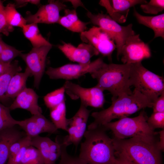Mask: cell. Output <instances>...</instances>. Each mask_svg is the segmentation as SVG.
<instances>
[{"instance_id": "cell-1", "label": "cell", "mask_w": 164, "mask_h": 164, "mask_svg": "<svg viewBox=\"0 0 164 164\" xmlns=\"http://www.w3.org/2000/svg\"><path fill=\"white\" fill-rule=\"evenodd\" d=\"M103 125L88 129L84 135L79 157L87 164H114L115 158L113 138Z\"/></svg>"}, {"instance_id": "cell-2", "label": "cell", "mask_w": 164, "mask_h": 164, "mask_svg": "<svg viewBox=\"0 0 164 164\" xmlns=\"http://www.w3.org/2000/svg\"><path fill=\"white\" fill-rule=\"evenodd\" d=\"M111 100V105L107 108L92 113L91 115L94 121L88 126V129L104 125L115 119L128 117L145 108L152 107V103L135 89L130 94L112 97Z\"/></svg>"}, {"instance_id": "cell-3", "label": "cell", "mask_w": 164, "mask_h": 164, "mask_svg": "<svg viewBox=\"0 0 164 164\" xmlns=\"http://www.w3.org/2000/svg\"><path fill=\"white\" fill-rule=\"evenodd\" d=\"M113 139L115 151L137 164H162L158 141L138 137Z\"/></svg>"}, {"instance_id": "cell-4", "label": "cell", "mask_w": 164, "mask_h": 164, "mask_svg": "<svg viewBox=\"0 0 164 164\" xmlns=\"http://www.w3.org/2000/svg\"><path fill=\"white\" fill-rule=\"evenodd\" d=\"M130 64H107L90 74L97 81V85L104 91H109L112 97L124 94H130L132 91L129 81Z\"/></svg>"}, {"instance_id": "cell-5", "label": "cell", "mask_w": 164, "mask_h": 164, "mask_svg": "<svg viewBox=\"0 0 164 164\" xmlns=\"http://www.w3.org/2000/svg\"><path fill=\"white\" fill-rule=\"evenodd\" d=\"M148 117L143 110L137 116L121 118L114 122H110L103 125L107 130L113 132L114 138L123 139L128 138L138 137L150 140H156L158 132L154 131L149 126Z\"/></svg>"}, {"instance_id": "cell-6", "label": "cell", "mask_w": 164, "mask_h": 164, "mask_svg": "<svg viewBox=\"0 0 164 164\" xmlns=\"http://www.w3.org/2000/svg\"><path fill=\"white\" fill-rule=\"evenodd\" d=\"M130 64L131 86H134L152 103L164 92L163 77L146 68L141 62Z\"/></svg>"}, {"instance_id": "cell-7", "label": "cell", "mask_w": 164, "mask_h": 164, "mask_svg": "<svg viewBox=\"0 0 164 164\" xmlns=\"http://www.w3.org/2000/svg\"><path fill=\"white\" fill-rule=\"evenodd\" d=\"M87 15L92 24L97 26L113 39L116 44L117 57L118 58L121 48L126 39L135 34L132 28V24L121 26L109 15L102 13L95 15L88 11Z\"/></svg>"}, {"instance_id": "cell-8", "label": "cell", "mask_w": 164, "mask_h": 164, "mask_svg": "<svg viewBox=\"0 0 164 164\" xmlns=\"http://www.w3.org/2000/svg\"><path fill=\"white\" fill-rule=\"evenodd\" d=\"M65 93L72 100L80 99L81 104L86 107L102 108L105 99L104 91L96 85L91 88H85L80 85L67 80L63 85Z\"/></svg>"}, {"instance_id": "cell-9", "label": "cell", "mask_w": 164, "mask_h": 164, "mask_svg": "<svg viewBox=\"0 0 164 164\" xmlns=\"http://www.w3.org/2000/svg\"><path fill=\"white\" fill-rule=\"evenodd\" d=\"M104 63L99 58L86 64H67L56 68L50 67L45 73L50 79L69 80L78 79L87 73L90 74L100 68Z\"/></svg>"}, {"instance_id": "cell-10", "label": "cell", "mask_w": 164, "mask_h": 164, "mask_svg": "<svg viewBox=\"0 0 164 164\" xmlns=\"http://www.w3.org/2000/svg\"><path fill=\"white\" fill-rule=\"evenodd\" d=\"M123 64H131L141 62L150 58L151 53L149 45L140 38L139 34L128 37L123 45L119 56Z\"/></svg>"}, {"instance_id": "cell-11", "label": "cell", "mask_w": 164, "mask_h": 164, "mask_svg": "<svg viewBox=\"0 0 164 164\" xmlns=\"http://www.w3.org/2000/svg\"><path fill=\"white\" fill-rule=\"evenodd\" d=\"M52 47V46L33 47L28 53H22L19 56L25 62L31 76H33L34 87L37 89L45 72L47 56Z\"/></svg>"}, {"instance_id": "cell-12", "label": "cell", "mask_w": 164, "mask_h": 164, "mask_svg": "<svg viewBox=\"0 0 164 164\" xmlns=\"http://www.w3.org/2000/svg\"><path fill=\"white\" fill-rule=\"evenodd\" d=\"M80 38L83 42L93 46L99 53L111 59L116 44L113 39L101 28L94 26L81 32Z\"/></svg>"}, {"instance_id": "cell-13", "label": "cell", "mask_w": 164, "mask_h": 164, "mask_svg": "<svg viewBox=\"0 0 164 164\" xmlns=\"http://www.w3.org/2000/svg\"><path fill=\"white\" fill-rule=\"evenodd\" d=\"M91 111L83 105L72 118L68 119L67 131L68 135L64 141L69 145L73 144L78 145L86 131L87 124Z\"/></svg>"}, {"instance_id": "cell-14", "label": "cell", "mask_w": 164, "mask_h": 164, "mask_svg": "<svg viewBox=\"0 0 164 164\" xmlns=\"http://www.w3.org/2000/svg\"><path fill=\"white\" fill-rule=\"evenodd\" d=\"M63 2L59 0L49 1L48 3L41 6L36 13L30 14L25 18L27 23H57L60 12L67 7Z\"/></svg>"}, {"instance_id": "cell-15", "label": "cell", "mask_w": 164, "mask_h": 164, "mask_svg": "<svg viewBox=\"0 0 164 164\" xmlns=\"http://www.w3.org/2000/svg\"><path fill=\"white\" fill-rule=\"evenodd\" d=\"M17 125L23 129L26 135L31 138L43 133L53 134L57 132V129L53 123L42 113L32 115L23 120L18 121Z\"/></svg>"}, {"instance_id": "cell-16", "label": "cell", "mask_w": 164, "mask_h": 164, "mask_svg": "<svg viewBox=\"0 0 164 164\" xmlns=\"http://www.w3.org/2000/svg\"><path fill=\"white\" fill-rule=\"evenodd\" d=\"M147 2L145 0H101L99 4L104 7L109 16L118 23L125 22L130 8Z\"/></svg>"}, {"instance_id": "cell-17", "label": "cell", "mask_w": 164, "mask_h": 164, "mask_svg": "<svg viewBox=\"0 0 164 164\" xmlns=\"http://www.w3.org/2000/svg\"><path fill=\"white\" fill-rule=\"evenodd\" d=\"M58 48L70 60L80 64H86L91 62V58L99 53L91 45L83 43L77 47L70 43H63Z\"/></svg>"}, {"instance_id": "cell-18", "label": "cell", "mask_w": 164, "mask_h": 164, "mask_svg": "<svg viewBox=\"0 0 164 164\" xmlns=\"http://www.w3.org/2000/svg\"><path fill=\"white\" fill-rule=\"evenodd\" d=\"M39 96L32 89L26 88L15 98L9 107L10 110L17 108L25 109L32 115L42 113L38 104Z\"/></svg>"}, {"instance_id": "cell-19", "label": "cell", "mask_w": 164, "mask_h": 164, "mask_svg": "<svg viewBox=\"0 0 164 164\" xmlns=\"http://www.w3.org/2000/svg\"><path fill=\"white\" fill-rule=\"evenodd\" d=\"M23 137L22 132L15 126L0 131V164H5L11 145Z\"/></svg>"}, {"instance_id": "cell-20", "label": "cell", "mask_w": 164, "mask_h": 164, "mask_svg": "<svg viewBox=\"0 0 164 164\" xmlns=\"http://www.w3.org/2000/svg\"><path fill=\"white\" fill-rule=\"evenodd\" d=\"M134 15L139 24L151 29L154 32V38H164V14L155 16H146L138 13L134 8Z\"/></svg>"}, {"instance_id": "cell-21", "label": "cell", "mask_w": 164, "mask_h": 164, "mask_svg": "<svg viewBox=\"0 0 164 164\" xmlns=\"http://www.w3.org/2000/svg\"><path fill=\"white\" fill-rule=\"evenodd\" d=\"M64 15L60 16L57 23L74 32L81 33L86 30L89 22L82 21L78 18L75 9L64 10Z\"/></svg>"}, {"instance_id": "cell-22", "label": "cell", "mask_w": 164, "mask_h": 164, "mask_svg": "<svg viewBox=\"0 0 164 164\" xmlns=\"http://www.w3.org/2000/svg\"><path fill=\"white\" fill-rule=\"evenodd\" d=\"M32 76L29 69L26 67L23 72L16 73L12 78L5 95V100L14 98L26 88V82L28 77Z\"/></svg>"}, {"instance_id": "cell-23", "label": "cell", "mask_w": 164, "mask_h": 164, "mask_svg": "<svg viewBox=\"0 0 164 164\" xmlns=\"http://www.w3.org/2000/svg\"><path fill=\"white\" fill-rule=\"evenodd\" d=\"M22 29L24 36L30 42L33 47L52 46L40 33L37 24H26L24 26Z\"/></svg>"}, {"instance_id": "cell-24", "label": "cell", "mask_w": 164, "mask_h": 164, "mask_svg": "<svg viewBox=\"0 0 164 164\" xmlns=\"http://www.w3.org/2000/svg\"><path fill=\"white\" fill-rule=\"evenodd\" d=\"M65 101L56 107L50 109V116L56 128L67 131L68 120L66 117Z\"/></svg>"}, {"instance_id": "cell-25", "label": "cell", "mask_w": 164, "mask_h": 164, "mask_svg": "<svg viewBox=\"0 0 164 164\" xmlns=\"http://www.w3.org/2000/svg\"><path fill=\"white\" fill-rule=\"evenodd\" d=\"M22 70L18 61L15 60L11 63L9 67L0 75V100H5V95L12 77Z\"/></svg>"}, {"instance_id": "cell-26", "label": "cell", "mask_w": 164, "mask_h": 164, "mask_svg": "<svg viewBox=\"0 0 164 164\" xmlns=\"http://www.w3.org/2000/svg\"><path fill=\"white\" fill-rule=\"evenodd\" d=\"M15 4L8 3L5 6V11L8 24L10 26L18 27L21 28L27 24L24 18L16 9Z\"/></svg>"}, {"instance_id": "cell-27", "label": "cell", "mask_w": 164, "mask_h": 164, "mask_svg": "<svg viewBox=\"0 0 164 164\" xmlns=\"http://www.w3.org/2000/svg\"><path fill=\"white\" fill-rule=\"evenodd\" d=\"M51 140L49 138L39 135L31 138V145L39 151L44 159V164L49 163Z\"/></svg>"}, {"instance_id": "cell-28", "label": "cell", "mask_w": 164, "mask_h": 164, "mask_svg": "<svg viewBox=\"0 0 164 164\" xmlns=\"http://www.w3.org/2000/svg\"><path fill=\"white\" fill-rule=\"evenodd\" d=\"M65 89L63 86L47 94L43 98L46 106L50 109L59 105L65 100Z\"/></svg>"}, {"instance_id": "cell-29", "label": "cell", "mask_w": 164, "mask_h": 164, "mask_svg": "<svg viewBox=\"0 0 164 164\" xmlns=\"http://www.w3.org/2000/svg\"><path fill=\"white\" fill-rule=\"evenodd\" d=\"M19 164H44V161L39 151L30 145L26 148Z\"/></svg>"}, {"instance_id": "cell-30", "label": "cell", "mask_w": 164, "mask_h": 164, "mask_svg": "<svg viewBox=\"0 0 164 164\" xmlns=\"http://www.w3.org/2000/svg\"><path fill=\"white\" fill-rule=\"evenodd\" d=\"M9 107L0 103V131L17 125L18 121L14 119L10 113Z\"/></svg>"}, {"instance_id": "cell-31", "label": "cell", "mask_w": 164, "mask_h": 164, "mask_svg": "<svg viewBox=\"0 0 164 164\" xmlns=\"http://www.w3.org/2000/svg\"><path fill=\"white\" fill-rule=\"evenodd\" d=\"M61 145L60 159L57 164H87L79 157H74L69 155L67 151V148L69 145L65 142L63 141Z\"/></svg>"}, {"instance_id": "cell-32", "label": "cell", "mask_w": 164, "mask_h": 164, "mask_svg": "<svg viewBox=\"0 0 164 164\" xmlns=\"http://www.w3.org/2000/svg\"><path fill=\"white\" fill-rule=\"evenodd\" d=\"M140 7L145 13L157 14L164 9V0H151L149 2L141 5Z\"/></svg>"}, {"instance_id": "cell-33", "label": "cell", "mask_w": 164, "mask_h": 164, "mask_svg": "<svg viewBox=\"0 0 164 164\" xmlns=\"http://www.w3.org/2000/svg\"><path fill=\"white\" fill-rule=\"evenodd\" d=\"M22 52L6 44L0 54V62L5 63H11L15 58L20 56Z\"/></svg>"}, {"instance_id": "cell-34", "label": "cell", "mask_w": 164, "mask_h": 164, "mask_svg": "<svg viewBox=\"0 0 164 164\" xmlns=\"http://www.w3.org/2000/svg\"><path fill=\"white\" fill-rule=\"evenodd\" d=\"M31 138L26 135L15 142L10 147L8 160L12 159L22 148L31 145Z\"/></svg>"}, {"instance_id": "cell-35", "label": "cell", "mask_w": 164, "mask_h": 164, "mask_svg": "<svg viewBox=\"0 0 164 164\" xmlns=\"http://www.w3.org/2000/svg\"><path fill=\"white\" fill-rule=\"evenodd\" d=\"M147 123L153 130L156 128H164V112H153L148 117Z\"/></svg>"}, {"instance_id": "cell-36", "label": "cell", "mask_w": 164, "mask_h": 164, "mask_svg": "<svg viewBox=\"0 0 164 164\" xmlns=\"http://www.w3.org/2000/svg\"><path fill=\"white\" fill-rule=\"evenodd\" d=\"M13 30V27L10 26L7 23L5 11V6L3 5V2L0 0V33L8 36L10 32Z\"/></svg>"}, {"instance_id": "cell-37", "label": "cell", "mask_w": 164, "mask_h": 164, "mask_svg": "<svg viewBox=\"0 0 164 164\" xmlns=\"http://www.w3.org/2000/svg\"><path fill=\"white\" fill-rule=\"evenodd\" d=\"M153 112H164V92L153 102Z\"/></svg>"}, {"instance_id": "cell-38", "label": "cell", "mask_w": 164, "mask_h": 164, "mask_svg": "<svg viewBox=\"0 0 164 164\" xmlns=\"http://www.w3.org/2000/svg\"><path fill=\"white\" fill-rule=\"evenodd\" d=\"M114 154L115 158L114 164H137L121 153L115 151Z\"/></svg>"}, {"instance_id": "cell-39", "label": "cell", "mask_w": 164, "mask_h": 164, "mask_svg": "<svg viewBox=\"0 0 164 164\" xmlns=\"http://www.w3.org/2000/svg\"><path fill=\"white\" fill-rule=\"evenodd\" d=\"M40 1L38 0H17L15 1L16 5L20 7L25 5L27 3L38 5L40 2Z\"/></svg>"}, {"instance_id": "cell-40", "label": "cell", "mask_w": 164, "mask_h": 164, "mask_svg": "<svg viewBox=\"0 0 164 164\" xmlns=\"http://www.w3.org/2000/svg\"><path fill=\"white\" fill-rule=\"evenodd\" d=\"M159 135V140L158 141V145L159 149L161 151L164 149V129L158 132Z\"/></svg>"}, {"instance_id": "cell-41", "label": "cell", "mask_w": 164, "mask_h": 164, "mask_svg": "<svg viewBox=\"0 0 164 164\" xmlns=\"http://www.w3.org/2000/svg\"><path fill=\"white\" fill-rule=\"evenodd\" d=\"M10 63H5L0 62V75L5 72L9 67L11 64Z\"/></svg>"}, {"instance_id": "cell-42", "label": "cell", "mask_w": 164, "mask_h": 164, "mask_svg": "<svg viewBox=\"0 0 164 164\" xmlns=\"http://www.w3.org/2000/svg\"><path fill=\"white\" fill-rule=\"evenodd\" d=\"M69 2H70L73 6L75 9L76 8L79 6H81L85 8L84 5L82 2L79 0H69Z\"/></svg>"}, {"instance_id": "cell-43", "label": "cell", "mask_w": 164, "mask_h": 164, "mask_svg": "<svg viewBox=\"0 0 164 164\" xmlns=\"http://www.w3.org/2000/svg\"><path fill=\"white\" fill-rule=\"evenodd\" d=\"M6 44L3 41L0 35V54L5 48Z\"/></svg>"}]
</instances>
